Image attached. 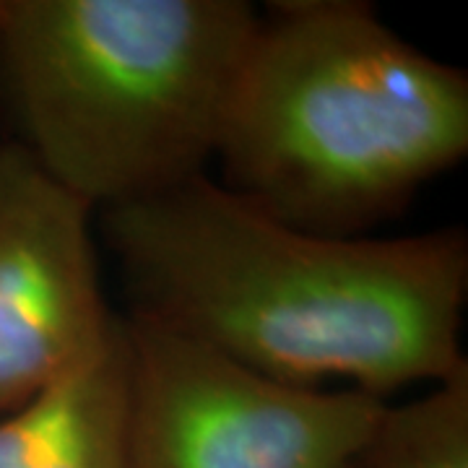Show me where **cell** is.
<instances>
[{
    "instance_id": "5",
    "label": "cell",
    "mask_w": 468,
    "mask_h": 468,
    "mask_svg": "<svg viewBox=\"0 0 468 468\" xmlns=\"http://www.w3.org/2000/svg\"><path fill=\"white\" fill-rule=\"evenodd\" d=\"M91 211L21 146L0 141V417L84 362L115 323Z\"/></svg>"
},
{
    "instance_id": "3",
    "label": "cell",
    "mask_w": 468,
    "mask_h": 468,
    "mask_svg": "<svg viewBox=\"0 0 468 468\" xmlns=\"http://www.w3.org/2000/svg\"><path fill=\"white\" fill-rule=\"evenodd\" d=\"M258 18L245 0H0L8 141L104 211L201 177Z\"/></svg>"
},
{
    "instance_id": "4",
    "label": "cell",
    "mask_w": 468,
    "mask_h": 468,
    "mask_svg": "<svg viewBox=\"0 0 468 468\" xmlns=\"http://www.w3.org/2000/svg\"><path fill=\"white\" fill-rule=\"evenodd\" d=\"M125 320L133 468H349L383 414V399L365 390L282 383Z\"/></svg>"
},
{
    "instance_id": "7",
    "label": "cell",
    "mask_w": 468,
    "mask_h": 468,
    "mask_svg": "<svg viewBox=\"0 0 468 468\" xmlns=\"http://www.w3.org/2000/svg\"><path fill=\"white\" fill-rule=\"evenodd\" d=\"M349 468H468V365L406 406H388Z\"/></svg>"
},
{
    "instance_id": "1",
    "label": "cell",
    "mask_w": 468,
    "mask_h": 468,
    "mask_svg": "<svg viewBox=\"0 0 468 468\" xmlns=\"http://www.w3.org/2000/svg\"><path fill=\"white\" fill-rule=\"evenodd\" d=\"M133 318L266 378L383 399L468 365V242L328 237L271 217L206 175L104 211Z\"/></svg>"
},
{
    "instance_id": "2",
    "label": "cell",
    "mask_w": 468,
    "mask_h": 468,
    "mask_svg": "<svg viewBox=\"0 0 468 468\" xmlns=\"http://www.w3.org/2000/svg\"><path fill=\"white\" fill-rule=\"evenodd\" d=\"M468 151V76L359 0L261 14L221 117L224 187L292 227L362 237Z\"/></svg>"
},
{
    "instance_id": "6",
    "label": "cell",
    "mask_w": 468,
    "mask_h": 468,
    "mask_svg": "<svg viewBox=\"0 0 468 468\" xmlns=\"http://www.w3.org/2000/svg\"><path fill=\"white\" fill-rule=\"evenodd\" d=\"M0 468H133L128 320L117 315L84 362L0 417Z\"/></svg>"
}]
</instances>
